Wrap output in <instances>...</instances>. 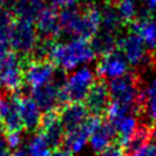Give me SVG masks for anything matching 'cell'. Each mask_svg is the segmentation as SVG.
I'll use <instances>...</instances> for the list:
<instances>
[{"label":"cell","mask_w":156,"mask_h":156,"mask_svg":"<svg viewBox=\"0 0 156 156\" xmlns=\"http://www.w3.org/2000/svg\"><path fill=\"white\" fill-rule=\"evenodd\" d=\"M117 43L118 40H116V35L106 33L100 30L91 40V46L95 51V54H100L101 56L107 55L115 50H117Z\"/></svg>","instance_id":"20"},{"label":"cell","mask_w":156,"mask_h":156,"mask_svg":"<svg viewBox=\"0 0 156 156\" xmlns=\"http://www.w3.org/2000/svg\"><path fill=\"white\" fill-rule=\"evenodd\" d=\"M5 141L9 149L11 150H18V146L22 144V135L21 132H11V133H5Z\"/></svg>","instance_id":"25"},{"label":"cell","mask_w":156,"mask_h":156,"mask_svg":"<svg viewBox=\"0 0 156 156\" xmlns=\"http://www.w3.org/2000/svg\"><path fill=\"white\" fill-rule=\"evenodd\" d=\"M40 133L46 138L52 149H56L62 144L65 128L57 111L46 112L44 115L40 124Z\"/></svg>","instance_id":"15"},{"label":"cell","mask_w":156,"mask_h":156,"mask_svg":"<svg viewBox=\"0 0 156 156\" xmlns=\"http://www.w3.org/2000/svg\"><path fill=\"white\" fill-rule=\"evenodd\" d=\"M9 156H10V155H9Z\"/></svg>","instance_id":"35"},{"label":"cell","mask_w":156,"mask_h":156,"mask_svg":"<svg viewBox=\"0 0 156 156\" xmlns=\"http://www.w3.org/2000/svg\"><path fill=\"white\" fill-rule=\"evenodd\" d=\"M122 23H123V21L121 20V17L116 10V6L111 2L106 4L102 7V21H101L100 30L116 35V33L119 30Z\"/></svg>","instance_id":"19"},{"label":"cell","mask_w":156,"mask_h":156,"mask_svg":"<svg viewBox=\"0 0 156 156\" xmlns=\"http://www.w3.org/2000/svg\"><path fill=\"white\" fill-rule=\"evenodd\" d=\"M0 98H1V96H0Z\"/></svg>","instance_id":"36"},{"label":"cell","mask_w":156,"mask_h":156,"mask_svg":"<svg viewBox=\"0 0 156 156\" xmlns=\"http://www.w3.org/2000/svg\"><path fill=\"white\" fill-rule=\"evenodd\" d=\"M10 156H28V155H27V152L23 151V150H16V151H13Z\"/></svg>","instance_id":"33"},{"label":"cell","mask_w":156,"mask_h":156,"mask_svg":"<svg viewBox=\"0 0 156 156\" xmlns=\"http://www.w3.org/2000/svg\"><path fill=\"white\" fill-rule=\"evenodd\" d=\"M95 51L85 39H71L65 43L54 41L49 54V61L63 71H76L79 66L91 62Z\"/></svg>","instance_id":"2"},{"label":"cell","mask_w":156,"mask_h":156,"mask_svg":"<svg viewBox=\"0 0 156 156\" xmlns=\"http://www.w3.org/2000/svg\"><path fill=\"white\" fill-rule=\"evenodd\" d=\"M111 101L144 108V91L139 87L136 76L128 73L121 78L112 79L108 84Z\"/></svg>","instance_id":"5"},{"label":"cell","mask_w":156,"mask_h":156,"mask_svg":"<svg viewBox=\"0 0 156 156\" xmlns=\"http://www.w3.org/2000/svg\"><path fill=\"white\" fill-rule=\"evenodd\" d=\"M13 22H15V16L11 10L6 9L0 12V38L7 40Z\"/></svg>","instance_id":"24"},{"label":"cell","mask_w":156,"mask_h":156,"mask_svg":"<svg viewBox=\"0 0 156 156\" xmlns=\"http://www.w3.org/2000/svg\"><path fill=\"white\" fill-rule=\"evenodd\" d=\"M152 136H154L155 140H156V124H155V127H154V129H152Z\"/></svg>","instance_id":"34"},{"label":"cell","mask_w":156,"mask_h":156,"mask_svg":"<svg viewBox=\"0 0 156 156\" xmlns=\"http://www.w3.org/2000/svg\"><path fill=\"white\" fill-rule=\"evenodd\" d=\"M89 111L85 105L82 102H73L67 104L61 108L58 112L61 122L63 124L65 132L72 130L76 128H79L85 124V122L89 119Z\"/></svg>","instance_id":"16"},{"label":"cell","mask_w":156,"mask_h":156,"mask_svg":"<svg viewBox=\"0 0 156 156\" xmlns=\"http://www.w3.org/2000/svg\"><path fill=\"white\" fill-rule=\"evenodd\" d=\"M144 108L149 118L156 122V74L144 91Z\"/></svg>","instance_id":"23"},{"label":"cell","mask_w":156,"mask_h":156,"mask_svg":"<svg viewBox=\"0 0 156 156\" xmlns=\"http://www.w3.org/2000/svg\"><path fill=\"white\" fill-rule=\"evenodd\" d=\"M129 156H156V144L149 143L139 150L129 154Z\"/></svg>","instance_id":"27"},{"label":"cell","mask_w":156,"mask_h":156,"mask_svg":"<svg viewBox=\"0 0 156 156\" xmlns=\"http://www.w3.org/2000/svg\"><path fill=\"white\" fill-rule=\"evenodd\" d=\"M34 24L38 34L43 37V39H55L61 32L60 26V13H57L52 7L44 6L34 18Z\"/></svg>","instance_id":"12"},{"label":"cell","mask_w":156,"mask_h":156,"mask_svg":"<svg viewBox=\"0 0 156 156\" xmlns=\"http://www.w3.org/2000/svg\"><path fill=\"white\" fill-rule=\"evenodd\" d=\"M96 73L100 77L110 78L111 80L121 78L128 74V62L118 50H115L107 55L101 56L96 65Z\"/></svg>","instance_id":"10"},{"label":"cell","mask_w":156,"mask_h":156,"mask_svg":"<svg viewBox=\"0 0 156 156\" xmlns=\"http://www.w3.org/2000/svg\"><path fill=\"white\" fill-rule=\"evenodd\" d=\"M27 155L28 156H52V147L46 140V138L40 133H35L28 145H27Z\"/></svg>","instance_id":"21"},{"label":"cell","mask_w":156,"mask_h":156,"mask_svg":"<svg viewBox=\"0 0 156 156\" xmlns=\"http://www.w3.org/2000/svg\"><path fill=\"white\" fill-rule=\"evenodd\" d=\"M16 102L18 107V112L23 123V128L33 132L38 128H40L41 121H43V111L38 106V104L33 100L32 96H20L15 94Z\"/></svg>","instance_id":"11"},{"label":"cell","mask_w":156,"mask_h":156,"mask_svg":"<svg viewBox=\"0 0 156 156\" xmlns=\"http://www.w3.org/2000/svg\"><path fill=\"white\" fill-rule=\"evenodd\" d=\"M117 50L124 56L126 61L130 66H141L149 62V52L144 41L134 33L118 39Z\"/></svg>","instance_id":"7"},{"label":"cell","mask_w":156,"mask_h":156,"mask_svg":"<svg viewBox=\"0 0 156 156\" xmlns=\"http://www.w3.org/2000/svg\"><path fill=\"white\" fill-rule=\"evenodd\" d=\"M100 156H124V149L121 145H111L107 150L101 152Z\"/></svg>","instance_id":"29"},{"label":"cell","mask_w":156,"mask_h":156,"mask_svg":"<svg viewBox=\"0 0 156 156\" xmlns=\"http://www.w3.org/2000/svg\"><path fill=\"white\" fill-rule=\"evenodd\" d=\"M24 82L32 88L37 89L50 84L55 78V65L49 60H37L33 58L23 66Z\"/></svg>","instance_id":"6"},{"label":"cell","mask_w":156,"mask_h":156,"mask_svg":"<svg viewBox=\"0 0 156 156\" xmlns=\"http://www.w3.org/2000/svg\"><path fill=\"white\" fill-rule=\"evenodd\" d=\"M54 7L60 9V10H67L72 9L76 4V0H50Z\"/></svg>","instance_id":"30"},{"label":"cell","mask_w":156,"mask_h":156,"mask_svg":"<svg viewBox=\"0 0 156 156\" xmlns=\"http://www.w3.org/2000/svg\"><path fill=\"white\" fill-rule=\"evenodd\" d=\"M132 32L144 41L149 50H156V17H138L132 23Z\"/></svg>","instance_id":"18"},{"label":"cell","mask_w":156,"mask_h":156,"mask_svg":"<svg viewBox=\"0 0 156 156\" xmlns=\"http://www.w3.org/2000/svg\"><path fill=\"white\" fill-rule=\"evenodd\" d=\"M39 34L33 20L15 17V22L7 37V43L17 56H28L34 54L39 44Z\"/></svg>","instance_id":"3"},{"label":"cell","mask_w":156,"mask_h":156,"mask_svg":"<svg viewBox=\"0 0 156 156\" xmlns=\"http://www.w3.org/2000/svg\"><path fill=\"white\" fill-rule=\"evenodd\" d=\"M95 82V73L89 67L84 66L73 71L61 85V101L69 104L85 101Z\"/></svg>","instance_id":"4"},{"label":"cell","mask_w":156,"mask_h":156,"mask_svg":"<svg viewBox=\"0 0 156 156\" xmlns=\"http://www.w3.org/2000/svg\"><path fill=\"white\" fill-rule=\"evenodd\" d=\"M52 156H72V154H69L66 150H57Z\"/></svg>","instance_id":"32"},{"label":"cell","mask_w":156,"mask_h":156,"mask_svg":"<svg viewBox=\"0 0 156 156\" xmlns=\"http://www.w3.org/2000/svg\"><path fill=\"white\" fill-rule=\"evenodd\" d=\"M32 98L41 108V111H45V113L52 112L60 104H62L61 85L52 82L44 87L32 89Z\"/></svg>","instance_id":"14"},{"label":"cell","mask_w":156,"mask_h":156,"mask_svg":"<svg viewBox=\"0 0 156 156\" xmlns=\"http://www.w3.org/2000/svg\"><path fill=\"white\" fill-rule=\"evenodd\" d=\"M115 135H116V132L112 124L110 122H104L101 119L90 134L89 145L94 152L101 154L112 145Z\"/></svg>","instance_id":"17"},{"label":"cell","mask_w":156,"mask_h":156,"mask_svg":"<svg viewBox=\"0 0 156 156\" xmlns=\"http://www.w3.org/2000/svg\"><path fill=\"white\" fill-rule=\"evenodd\" d=\"M9 147L6 145V141H5V136H2L0 134V156H9V152H7Z\"/></svg>","instance_id":"31"},{"label":"cell","mask_w":156,"mask_h":156,"mask_svg":"<svg viewBox=\"0 0 156 156\" xmlns=\"http://www.w3.org/2000/svg\"><path fill=\"white\" fill-rule=\"evenodd\" d=\"M12 55V50L7 43V40L0 38V69L4 67V65L7 62L10 56Z\"/></svg>","instance_id":"26"},{"label":"cell","mask_w":156,"mask_h":156,"mask_svg":"<svg viewBox=\"0 0 156 156\" xmlns=\"http://www.w3.org/2000/svg\"><path fill=\"white\" fill-rule=\"evenodd\" d=\"M111 104V95L108 90V85L104 80H98L91 87L87 99L85 106L89 112L94 116H100L101 113H106L107 107Z\"/></svg>","instance_id":"13"},{"label":"cell","mask_w":156,"mask_h":156,"mask_svg":"<svg viewBox=\"0 0 156 156\" xmlns=\"http://www.w3.org/2000/svg\"><path fill=\"white\" fill-rule=\"evenodd\" d=\"M102 7L89 4L84 10L67 9L60 12L61 32L73 39H93L101 29Z\"/></svg>","instance_id":"1"},{"label":"cell","mask_w":156,"mask_h":156,"mask_svg":"<svg viewBox=\"0 0 156 156\" xmlns=\"http://www.w3.org/2000/svg\"><path fill=\"white\" fill-rule=\"evenodd\" d=\"M138 1L143 6V11H141L139 17H141V16H150V13L156 9V0H138Z\"/></svg>","instance_id":"28"},{"label":"cell","mask_w":156,"mask_h":156,"mask_svg":"<svg viewBox=\"0 0 156 156\" xmlns=\"http://www.w3.org/2000/svg\"><path fill=\"white\" fill-rule=\"evenodd\" d=\"M24 83L23 66L18 56L12 52L7 62L0 69V88L7 91H17Z\"/></svg>","instance_id":"9"},{"label":"cell","mask_w":156,"mask_h":156,"mask_svg":"<svg viewBox=\"0 0 156 156\" xmlns=\"http://www.w3.org/2000/svg\"><path fill=\"white\" fill-rule=\"evenodd\" d=\"M100 121H101L100 116H91L89 117V119L85 122L84 126L65 132L62 140L65 150L68 151L69 154H79L80 151H83V149L89 143L91 132Z\"/></svg>","instance_id":"8"},{"label":"cell","mask_w":156,"mask_h":156,"mask_svg":"<svg viewBox=\"0 0 156 156\" xmlns=\"http://www.w3.org/2000/svg\"><path fill=\"white\" fill-rule=\"evenodd\" d=\"M115 6L123 22L133 23L139 17L138 0H117Z\"/></svg>","instance_id":"22"}]
</instances>
